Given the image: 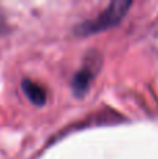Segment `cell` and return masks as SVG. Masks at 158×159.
<instances>
[{"label":"cell","instance_id":"obj_3","mask_svg":"<svg viewBox=\"0 0 158 159\" xmlns=\"http://www.w3.org/2000/svg\"><path fill=\"white\" fill-rule=\"evenodd\" d=\"M92 77H94V74H92L91 69H83L74 75V80H73V91H74L76 95L81 96L88 89Z\"/></svg>","mask_w":158,"mask_h":159},{"label":"cell","instance_id":"obj_2","mask_svg":"<svg viewBox=\"0 0 158 159\" xmlns=\"http://www.w3.org/2000/svg\"><path fill=\"white\" fill-rule=\"evenodd\" d=\"M21 88L24 91V93L27 95V98L32 102L36 106H42L46 102V92L39 84L31 81V80H24L21 82Z\"/></svg>","mask_w":158,"mask_h":159},{"label":"cell","instance_id":"obj_1","mask_svg":"<svg viewBox=\"0 0 158 159\" xmlns=\"http://www.w3.org/2000/svg\"><path fill=\"white\" fill-rule=\"evenodd\" d=\"M132 2L126 0H116L111 3L97 18L91 21H86L77 28V35H92V34L101 32V31L109 30L111 27L119 24V21L126 16Z\"/></svg>","mask_w":158,"mask_h":159}]
</instances>
